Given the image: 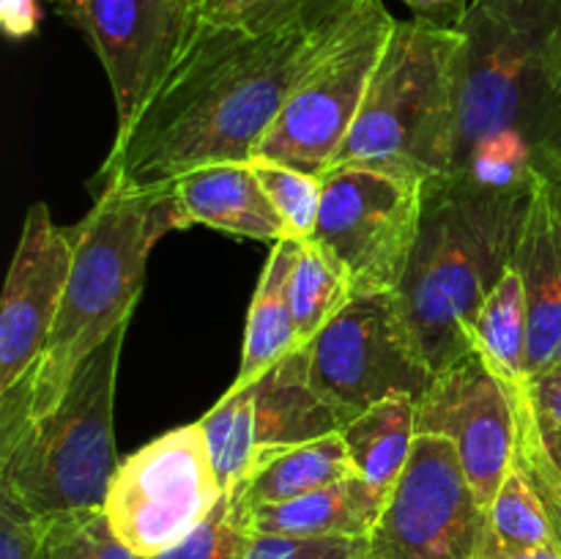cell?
I'll return each instance as SVG.
<instances>
[{"label": "cell", "mask_w": 561, "mask_h": 559, "mask_svg": "<svg viewBox=\"0 0 561 559\" xmlns=\"http://www.w3.org/2000/svg\"><path fill=\"white\" fill-rule=\"evenodd\" d=\"M362 0L274 31H241L197 16L146 107L118 129L99 179L153 190L219 162H252L301 77L345 31Z\"/></svg>", "instance_id": "obj_1"}, {"label": "cell", "mask_w": 561, "mask_h": 559, "mask_svg": "<svg viewBox=\"0 0 561 559\" xmlns=\"http://www.w3.org/2000/svg\"><path fill=\"white\" fill-rule=\"evenodd\" d=\"M447 175L535 186L561 159V0H471Z\"/></svg>", "instance_id": "obj_2"}, {"label": "cell", "mask_w": 561, "mask_h": 559, "mask_svg": "<svg viewBox=\"0 0 561 559\" xmlns=\"http://www.w3.org/2000/svg\"><path fill=\"white\" fill-rule=\"evenodd\" d=\"M531 192L463 175L425 181L420 236L394 296L433 373L474 354V321L513 266Z\"/></svg>", "instance_id": "obj_3"}, {"label": "cell", "mask_w": 561, "mask_h": 559, "mask_svg": "<svg viewBox=\"0 0 561 559\" xmlns=\"http://www.w3.org/2000/svg\"><path fill=\"white\" fill-rule=\"evenodd\" d=\"M184 212L170 184L153 190L104 186L91 212L71 225L75 244L69 280L33 376L31 420L47 414L69 387L71 376L110 334L131 323L146 263L157 241L184 230Z\"/></svg>", "instance_id": "obj_4"}, {"label": "cell", "mask_w": 561, "mask_h": 559, "mask_svg": "<svg viewBox=\"0 0 561 559\" xmlns=\"http://www.w3.org/2000/svg\"><path fill=\"white\" fill-rule=\"evenodd\" d=\"M460 31L398 20L332 168L447 175L455 153Z\"/></svg>", "instance_id": "obj_5"}, {"label": "cell", "mask_w": 561, "mask_h": 559, "mask_svg": "<svg viewBox=\"0 0 561 559\" xmlns=\"http://www.w3.org/2000/svg\"><path fill=\"white\" fill-rule=\"evenodd\" d=\"M129 323L80 362L64 398L0 447V488L36 518L102 510L118 471L115 381Z\"/></svg>", "instance_id": "obj_6"}, {"label": "cell", "mask_w": 561, "mask_h": 559, "mask_svg": "<svg viewBox=\"0 0 561 559\" xmlns=\"http://www.w3.org/2000/svg\"><path fill=\"white\" fill-rule=\"evenodd\" d=\"M394 22L381 0H362L354 20L294 88L255 159L323 179L359 115Z\"/></svg>", "instance_id": "obj_7"}, {"label": "cell", "mask_w": 561, "mask_h": 559, "mask_svg": "<svg viewBox=\"0 0 561 559\" xmlns=\"http://www.w3.org/2000/svg\"><path fill=\"white\" fill-rule=\"evenodd\" d=\"M425 181L370 168L329 170L307 241L345 272L354 296L398 294L416 247Z\"/></svg>", "instance_id": "obj_8"}, {"label": "cell", "mask_w": 561, "mask_h": 559, "mask_svg": "<svg viewBox=\"0 0 561 559\" xmlns=\"http://www.w3.org/2000/svg\"><path fill=\"white\" fill-rule=\"evenodd\" d=\"M305 351L312 387L348 422L387 398H420L433 378L394 294L354 296Z\"/></svg>", "instance_id": "obj_9"}, {"label": "cell", "mask_w": 561, "mask_h": 559, "mask_svg": "<svg viewBox=\"0 0 561 559\" xmlns=\"http://www.w3.org/2000/svg\"><path fill=\"white\" fill-rule=\"evenodd\" d=\"M201 425H181L124 460L110 482L104 515L137 557L184 540L222 502Z\"/></svg>", "instance_id": "obj_10"}, {"label": "cell", "mask_w": 561, "mask_h": 559, "mask_svg": "<svg viewBox=\"0 0 561 559\" xmlns=\"http://www.w3.org/2000/svg\"><path fill=\"white\" fill-rule=\"evenodd\" d=\"M488 529V510L477 502L453 444L416 436L359 559H480Z\"/></svg>", "instance_id": "obj_11"}, {"label": "cell", "mask_w": 561, "mask_h": 559, "mask_svg": "<svg viewBox=\"0 0 561 559\" xmlns=\"http://www.w3.org/2000/svg\"><path fill=\"white\" fill-rule=\"evenodd\" d=\"M58 11L91 42L129 126L164 80L197 22L192 0H58Z\"/></svg>", "instance_id": "obj_12"}, {"label": "cell", "mask_w": 561, "mask_h": 559, "mask_svg": "<svg viewBox=\"0 0 561 559\" xmlns=\"http://www.w3.org/2000/svg\"><path fill=\"white\" fill-rule=\"evenodd\" d=\"M416 436L447 438L477 502L491 510L515 466L518 417L513 395L480 356H463L433 373L416 398Z\"/></svg>", "instance_id": "obj_13"}, {"label": "cell", "mask_w": 561, "mask_h": 559, "mask_svg": "<svg viewBox=\"0 0 561 559\" xmlns=\"http://www.w3.org/2000/svg\"><path fill=\"white\" fill-rule=\"evenodd\" d=\"M71 255L69 228L53 223L47 203H33L0 299V395L20 384L33 389V376L64 299Z\"/></svg>", "instance_id": "obj_14"}, {"label": "cell", "mask_w": 561, "mask_h": 559, "mask_svg": "<svg viewBox=\"0 0 561 559\" xmlns=\"http://www.w3.org/2000/svg\"><path fill=\"white\" fill-rule=\"evenodd\" d=\"M513 266L526 296L531 378L561 360V208L546 179L531 192Z\"/></svg>", "instance_id": "obj_15"}, {"label": "cell", "mask_w": 561, "mask_h": 559, "mask_svg": "<svg viewBox=\"0 0 561 559\" xmlns=\"http://www.w3.org/2000/svg\"><path fill=\"white\" fill-rule=\"evenodd\" d=\"M186 225H208L255 241L288 239L283 217L268 201L252 162H219L170 181Z\"/></svg>", "instance_id": "obj_16"}, {"label": "cell", "mask_w": 561, "mask_h": 559, "mask_svg": "<svg viewBox=\"0 0 561 559\" xmlns=\"http://www.w3.org/2000/svg\"><path fill=\"white\" fill-rule=\"evenodd\" d=\"M247 389L252 398L257 455L340 433L348 425V417L312 387L305 349L274 362L263 376L247 384Z\"/></svg>", "instance_id": "obj_17"}, {"label": "cell", "mask_w": 561, "mask_h": 559, "mask_svg": "<svg viewBox=\"0 0 561 559\" xmlns=\"http://www.w3.org/2000/svg\"><path fill=\"white\" fill-rule=\"evenodd\" d=\"M383 504L387 497L376 488L367 486L362 477H348L305 497L250 510L247 524L252 535L367 537Z\"/></svg>", "instance_id": "obj_18"}, {"label": "cell", "mask_w": 561, "mask_h": 559, "mask_svg": "<svg viewBox=\"0 0 561 559\" xmlns=\"http://www.w3.org/2000/svg\"><path fill=\"white\" fill-rule=\"evenodd\" d=\"M348 477H356V469L351 464L343 436L329 433V436L294 444V447L261 453L247 480L228 497L247 515L263 504L288 502V499L305 497V493L348 480Z\"/></svg>", "instance_id": "obj_19"}, {"label": "cell", "mask_w": 561, "mask_h": 559, "mask_svg": "<svg viewBox=\"0 0 561 559\" xmlns=\"http://www.w3.org/2000/svg\"><path fill=\"white\" fill-rule=\"evenodd\" d=\"M299 250L301 241L290 239V236L274 244L272 255H268L266 266L261 272V280H257L255 294H252L244 349H241V365L230 387H247L257 376H263L274 362H279L290 351L299 349L288 296L290 272H294Z\"/></svg>", "instance_id": "obj_20"}, {"label": "cell", "mask_w": 561, "mask_h": 559, "mask_svg": "<svg viewBox=\"0 0 561 559\" xmlns=\"http://www.w3.org/2000/svg\"><path fill=\"white\" fill-rule=\"evenodd\" d=\"M356 477L389 499L416 442V398L398 395L356 414L340 431Z\"/></svg>", "instance_id": "obj_21"}, {"label": "cell", "mask_w": 561, "mask_h": 559, "mask_svg": "<svg viewBox=\"0 0 561 559\" xmlns=\"http://www.w3.org/2000/svg\"><path fill=\"white\" fill-rule=\"evenodd\" d=\"M474 354L507 389L529 384V316L515 266L504 272L477 316Z\"/></svg>", "instance_id": "obj_22"}, {"label": "cell", "mask_w": 561, "mask_h": 559, "mask_svg": "<svg viewBox=\"0 0 561 559\" xmlns=\"http://www.w3.org/2000/svg\"><path fill=\"white\" fill-rule=\"evenodd\" d=\"M288 296L296 321V343L305 349L354 299V288L343 269L321 247L301 241L299 258L290 272Z\"/></svg>", "instance_id": "obj_23"}, {"label": "cell", "mask_w": 561, "mask_h": 559, "mask_svg": "<svg viewBox=\"0 0 561 559\" xmlns=\"http://www.w3.org/2000/svg\"><path fill=\"white\" fill-rule=\"evenodd\" d=\"M214 471L225 493H233L255 464V422L247 387H230L206 414L197 420Z\"/></svg>", "instance_id": "obj_24"}, {"label": "cell", "mask_w": 561, "mask_h": 559, "mask_svg": "<svg viewBox=\"0 0 561 559\" xmlns=\"http://www.w3.org/2000/svg\"><path fill=\"white\" fill-rule=\"evenodd\" d=\"M488 526H491L493 540L502 543L504 548L557 546L546 507L518 464L513 466L488 510Z\"/></svg>", "instance_id": "obj_25"}, {"label": "cell", "mask_w": 561, "mask_h": 559, "mask_svg": "<svg viewBox=\"0 0 561 559\" xmlns=\"http://www.w3.org/2000/svg\"><path fill=\"white\" fill-rule=\"evenodd\" d=\"M42 521V559H142L110 526L104 510Z\"/></svg>", "instance_id": "obj_26"}, {"label": "cell", "mask_w": 561, "mask_h": 559, "mask_svg": "<svg viewBox=\"0 0 561 559\" xmlns=\"http://www.w3.org/2000/svg\"><path fill=\"white\" fill-rule=\"evenodd\" d=\"M252 170L283 217L290 239H310L321 212V179L272 159H252Z\"/></svg>", "instance_id": "obj_27"}, {"label": "cell", "mask_w": 561, "mask_h": 559, "mask_svg": "<svg viewBox=\"0 0 561 559\" xmlns=\"http://www.w3.org/2000/svg\"><path fill=\"white\" fill-rule=\"evenodd\" d=\"M252 540L244 510L236 507L233 499L225 493L214 513L192 529L184 540L146 559H241Z\"/></svg>", "instance_id": "obj_28"}, {"label": "cell", "mask_w": 561, "mask_h": 559, "mask_svg": "<svg viewBox=\"0 0 561 559\" xmlns=\"http://www.w3.org/2000/svg\"><path fill=\"white\" fill-rule=\"evenodd\" d=\"M345 0H197V16L241 31H274L301 16L337 9Z\"/></svg>", "instance_id": "obj_29"}, {"label": "cell", "mask_w": 561, "mask_h": 559, "mask_svg": "<svg viewBox=\"0 0 561 559\" xmlns=\"http://www.w3.org/2000/svg\"><path fill=\"white\" fill-rule=\"evenodd\" d=\"M520 389H507L513 395V403H515V417H518V447H515V464L526 471V477L531 480L535 486L537 497H540L542 507H546L548 521L553 526V537H557V546L561 548V482L557 480V475L551 471L548 466L546 455H542L540 444H537L535 431H531L529 420H526V411L524 403H520Z\"/></svg>", "instance_id": "obj_30"}, {"label": "cell", "mask_w": 561, "mask_h": 559, "mask_svg": "<svg viewBox=\"0 0 561 559\" xmlns=\"http://www.w3.org/2000/svg\"><path fill=\"white\" fill-rule=\"evenodd\" d=\"M365 537L252 535L241 559H359Z\"/></svg>", "instance_id": "obj_31"}, {"label": "cell", "mask_w": 561, "mask_h": 559, "mask_svg": "<svg viewBox=\"0 0 561 559\" xmlns=\"http://www.w3.org/2000/svg\"><path fill=\"white\" fill-rule=\"evenodd\" d=\"M0 559H42V521L0 488Z\"/></svg>", "instance_id": "obj_32"}, {"label": "cell", "mask_w": 561, "mask_h": 559, "mask_svg": "<svg viewBox=\"0 0 561 559\" xmlns=\"http://www.w3.org/2000/svg\"><path fill=\"white\" fill-rule=\"evenodd\" d=\"M526 389H529V398L535 403L537 414L561 431V360L548 365L546 370L535 373L529 384H526Z\"/></svg>", "instance_id": "obj_33"}, {"label": "cell", "mask_w": 561, "mask_h": 559, "mask_svg": "<svg viewBox=\"0 0 561 559\" xmlns=\"http://www.w3.org/2000/svg\"><path fill=\"white\" fill-rule=\"evenodd\" d=\"M403 3L411 9L414 20L458 31L471 0H403Z\"/></svg>", "instance_id": "obj_34"}, {"label": "cell", "mask_w": 561, "mask_h": 559, "mask_svg": "<svg viewBox=\"0 0 561 559\" xmlns=\"http://www.w3.org/2000/svg\"><path fill=\"white\" fill-rule=\"evenodd\" d=\"M520 403H524L526 420H529L531 431H535V438H537V444H540L542 455H546L548 466H551V471L561 482V431L557 425H551V422H546L540 414H537L535 403H531V398H529V389H524V392H520Z\"/></svg>", "instance_id": "obj_35"}, {"label": "cell", "mask_w": 561, "mask_h": 559, "mask_svg": "<svg viewBox=\"0 0 561 559\" xmlns=\"http://www.w3.org/2000/svg\"><path fill=\"white\" fill-rule=\"evenodd\" d=\"M3 20L11 36H27L38 22L36 0H3Z\"/></svg>", "instance_id": "obj_36"}, {"label": "cell", "mask_w": 561, "mask_h": 559, "mask_svg": "<svg viewBox=\"0 0 561 559\" xmlns=\"http://www.w3.org/2000/svg\"><path fill=\"white\" fill-rule=\"evenodd\" d=\"M480 559H561L559 546L548 548H504L502 543H496L491 537V529H488L485 548H482Z\"/></svg>", "instance_id": "obj_37"}, {"label": "cell", "mask_w": 561, "mask_h": 559, "mask_svg": "<svg viewBox=\"0 0 561 559\" xmlns=\"http://www.w3.org/2000/svg\"><path fill=\"white\" fill-rule=\"evenodd\" d=\"M546 181H548V184H551L553 197H557V203H559V208H561V159L557 162V168H553L551 173L546 175Z\"/></svg>", "instance_id": "obj_38"}, {"label": "cell", "mask_w": 561, "mask_h": 559, "mask_svg": "<svg viewBox=\"0 0 561 559\" xmlns=\"http://www.w3.org/2000/svg\"><path fill=\"white\" fill-rule=\"evenodd\" d=\"M192 3H197V0H192Z\"/></svg>", "instance_id": "obj_39"}, {"label": "cell", "mask_w": 561, "mask_h": 559, "mask_svg": "<svg viewBox=\"0 0 561 559\" xmlns=\"http://www.w3.org/2000/svg\"><path fill=\"white\" fill-rule=\"evenodd\" d=\"M53 3H58V0H53Z\"/></svg>", "instance_id": "obj_40"}]
</instances>
